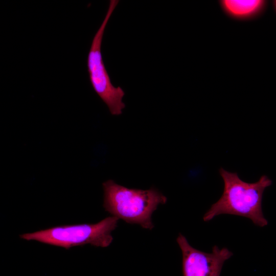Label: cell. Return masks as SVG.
Listing matches in <instances>:
<instances>
[{"instance_id":"6da1fadb","label":"cell","mask_w":276,"mask_h":276,"mask_svg":"<svg viewBox=\"0 0 276 276\" xmlns=\"http://www.w3.org/2000/svg\"><path fill=\"white\" fill-rule=\"evenodd\" d=\"M219 173L223 181V191L220 198L213 203L203 217L207 222L221 214H229L247 218L256 225L268 224L262 211V198L265 190L272 184L266 175H262L255 182L242 180L237 173L222 168Z\"/></svg>"},{"instance_id":"7a4b0ae2","label":"cell","mask_w":276,"mask_h":276,"mask_svg":"<svg viewBox=\"0 0 276 276\" xmlns=\"http://www.w3.org/2000/svg\"><path fill=\"white\" fill-rule=\"evenodd\" d=\"M105 210L119 219L152 229V213L159 204L167 202V198L156 189H130L109 179L102 184Z\"/></svg>"},{"instance_id":"3957f363","label":"cell","mask_w":276,"mask_h":276,"mask_svg":"<svg viewBox=\"0 0 276 276\" xmlns=\"http://www.w3.org/2000/svg\"><path fill=\"white\" fill-rule=\"evenodd\" d=\"M119 218L111 216L98 223L55 226L19 236L22 239L68 249L74 246L90 244L106 247L111 243V232L117 226Z\"/></svg>"},{"instance_id":"277c9868","label":"cell","mask_w":276,"mask_h":276,"mask_svg":"<svg viewBox=\"0 0 276 276\" xmlns=\"http://www.w3.org/2000/svg\"><path fill=\"white\" fill-rule=\"evenodd\" d=\"M118 0H110L105 17L96 33L87 59L89 80L95 91L107 106L112 115L122 113L125 104L122 100L125 92L120 86L115 87L111 82L105 66L101 53V45L107 23L117 6Z\"/></svg>"},{"instance_id":"5b68a950","label":"cell","mask_w":276,"mask_h":276,"mask_svg":"<svg viewBox=\"0 0 276 276\" xmlns=\"http://www.w3.org/2000/svg\"><path fill=\"white\" fill-rule=\"evenodd\" d=\"M176 241L182 252L183 276H220L223 265L233 256L226 247L215 245L211 252H205L192 246L186 238L179 234Z\"/></svg>"},{"instance_id":"8992f818","label":"cell","mask_w":276,"mask_h":276,"mask_svg":"<svg viewBox=\"0 0 276 276\" xmlns=\"http://www.w3.org/2000/svg\"><path fill=\"white\" fill-rule=\"evenodd\" d=\"M264 1L224 0L221 2L224 10L229 15L237 18L251 17L261 12L265 6Z\"/></svg>"},{"instance_id":"52a82bcc","label":"cell","mask_w":276,"mask_h":276,"mask_svg":"<svg viewBox=\"0 0 276 276\" xmlns=\"http://www.w3.org/2000/svg\"><path fill=\"white\" fill-rule=\"evenodd\" d=\"M274 4H275V8H276V1H275Z\"/></svg>"}]
</instances>
